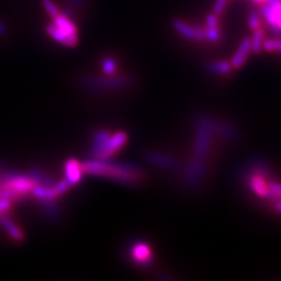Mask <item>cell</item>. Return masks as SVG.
<instances>
[{
  "label": "cell",
  "instance_id": "ba28073f",
  "mask_svg": "<svg viewBox=\"0 0 281 281\" xmlns=\"http://www.w3.org/2000/svg\"><path fill=\"white\" fill-rule=\"evenodd\" d=\"M197 136L194 147V157L204 160L209 157L211 148L212 132L204 125H197Z\"/></svg>",
  "mask_w": 281,
  "mask_h": 281
},
{
  "label": "cell",
  "instance_id": "6da1fadb",
  "mask_svg": "<svg viewBox=\"0 0 281 281\" xmlns=\"http://www.w3.org/2000/svg\"><path fill=\"white\" fill-rule=\"evenodd\" d=\"M84 172L106 177L125 184H137L143 179V172L137 166L129 164L115 165L105 160H88L83 164Z\"/></svg>",
  "mask_w": 281,
  "mask_h": 281
},
{
  "label": "cell",
  "instance_id": "2e32d148",
  "mask_svg": "<svg viewBox=\"0 0 281 281\" xmlns=\"http://www.w3.org/2000/svg\"><path fill=\"white\" fill-rule=\"evenodd\" d=\"M263 35H264V33H263V31L261 27L255 29V31H253L252 38L250 39V41H251V51H252L253 53L258 54V53H261V51L263 50Z\"/></svg>",
  "mask_w": 281,
  "mask_h": 281
},
{
  "label": "cell",
  "instance_id": "9a60e30c",
  "mask_svg": "<svg viewBox=\"0 0 281 281\" xmlns=\"http://www.w3.org/2000/svg\"><path fill=\"white\" fill-rule=\"evenodd\" d=\"M0 223H1L6 233L9 234L14 241L21 242L24 240L23 231L21 230V228L17 224H15V222L7 218L6 214L3 217H0Z\"/></svg>",
  "mask_w": 281,
  "mask_h": 281
},
{
  "label": "cell",
  "instance_id": "4316f807",
  "mask_svg": "<svg viewBox=\"0 0 281 281\" xmlns=\"http://www.w3.org/2000/svg\"><path fill=\"white\" fill-rule=\"evenodd\" d=\"M251 1L254 2V3H263L264 0H251Z\"/></svg>",
  "mask_w": 281,
  "mask_h": 281
},
{
  "label": "cell",
  "instance_id": "ac0fdd59",
  "mask_svg": "<svg viewBox=\"0 0 281 281\" xmlns=\"http://www.w3.org/2000/svg\"><path fill=\"white\" fill-rule=\"evenodd\" d=\"M101 68L102 71L107 74V75H112V74H115L117 72L118 66L113 57H105L101 62Z\"/></svg>",
  "mask_w": 281,
  "mask_h": 281
},
{
  "label": "cell",
  "instance_id": "5bb4252c",
  "mask_svg": "<svg viewBox=\"0 0 281 281\" xmlns=\"http://www.w3.org/2000/svg\"><path fill=\"white\" fill-rule=\"evenodd\" d=\"M65 172L67 176V180L71 184H75L80 181L81 176L85 173L83 169V164H80L76 159H69L65 165Z\"/></svg>",
  "mask_w": 281,
  "mask_h": 281
},
{
  "label": "cell",
  "instance_id": "7a4b0ae2",
  "mask_svg": "<svg viewBox=\"0 0 281 281\" xmlns=\"http://www.w3.org/2000/svg\"><path fill=\"white\" fill-rule=\"evenodd\" d=\"M46 33L51 39L66 47H74L78 44V27L74 23L69 15L60 13L51 18L50 23L46 26Z\"/></svg>",
  "mask_w": 281,
  "mask_h": 281
},
{
  "label": "cell",
  "instance_id": "e0dca14e",
  "mask_svg": "<svg viewBox=\"0 0 281 281\" xmlns=\"http://www.w3.org/2000/svg\"><path fill=\"white\" fill-rule=\"evenodd\" d=\"M208 68L211 72L214 74H228L231 71V64L227 61H219V62H211L208 65Z\"/></svg>",
  "mask_w": 281,
  "mask_h": 281
},
{
  "label": "cell",
  "instance_id": "4fadbf2b",
  "mask_svg": "<svg viewBox=\"0 0 281 281\" xmlns=\"http://www.w3.org/2000/svg\"><path fill=\"white\" fill-rule=\"evenodd\" d=\"M248 186L258 196L268 197V183L265 181V176L253 172L248 178Z\"/></svg>",
  "mask_w": 281,
  "mask_h": 281
},
{
  "label": "cell",
  "instance_id": "9c48e42d",
  "mask_svg": "<svg viewBox=\"0 0 281 281\" xmlns=\"http://www.w3.org/2000/svg\"><path fill=\"white\" fill-rule=\"evenodd\" d=\"M172 26L183 38L195 41L205 40V28L202 26L190 25L180 19H174Z\"/></svg>",
  "mask_w": 281,
  "mask_h": 281
},
{
  "label": "cell",
  "instance_id": "277c9868",
  "mask_svg": "<svg viewBox=\"0 0 281 281\" xmlns=\"http://www.w3.org/2000/svg\"><path fill=\"white\" fill-rule=\"evenodd\" d=\"M38 186L35 179L25 175H10L0 180V198L9 199L12 202L26 198Z\"/></svg>",
  "mask_w": 281,
  "mask_h": 281
},
{
  "label": "cell",
  "instance_id": "d4e9b609",
  "mask_svg": "<svg viewBox=\"0 0 281 281\" xmlns=\"http://www.w3.org/2000/svg\"><path fill=\"white\" fill-rule=\"evenodd\" d=\"M5 33V25L3 22L0 21V35H3Z\"/></svg>",
  "mask_w": 281,
  "mask_h": 281
},
{
  "label": "cell",
  "instance_id": "cb8c5ba5",
  "mask_svg": "<svg viewBox=\"0 0 281 281\" xmlns=\"http://www.w3.org/2000/svg\"><path fill=\"white\" fill-rule=\"evenodd\" d=\"M226 4H227V0H216V2H214V5H213L212 13L214 15H217V16H221V15L224 12Z\"/></svg>",
  "mask_w": 281,
  "mask_h": 281
},
{
  "label": "cell",
  "instance_id": "5b68a950",
  "mask_svg": "<svg viewBox=\"0 0 281 281\" xmlns=\"http://www.w3.org/2000/svg\"><path fill=\"white\" fill-rule=\"evenodd\" d=\"M206 172L204 160L193 158L187 165L182 175V180L184 186L191 190H195L203 181Z\"/></svg>",
  "mask_w": 281,
  "mask_h": 281
},
{
  "label": "cell",
  "instance_id": "3957f363",
  "mask_svg": "<svg viewBox=\"0 0 281 281\" xmlns=\"http://www.w3.org/2000/svg\"><path fill=\"white\" fill-rule=\"evenodd\" d=\"M127 142V135L123 131H98L94 139L93 155L98 160H106L119 152Z\"/></svg>",
  "mask_w": 281,
  "mask_h": 281
},
{
  "label": "cell",
  "instance_id": "52a82bcc",
  "mask_svg": "<svg viewBox=\"0 0 281 281\" xmlns=\"http://www.w3.org/2000/svg\"><path fill=\"white\" fill-rule=\"evenodd\" d=\"M262 16L270 28L276 34L281 33V0H264Z\"/></svg>",
  "mask_w": 281,
  "mask_h": 281
},
{
  "label": "cell",
  "instance_id": "8fae6325",
  "mask_svg": "<svg viewBox=\"0 0 281 281\" xmlns=\"http://www.w3.org/2000/svg\"><path fill=\"white\" fill-rule=\"evenodd\" d=\"M147 159L149 160L151 164L158 166L161 169L175 170L177 167H178V162H177V160L174 158L170 157V155H167L165 153L155 152V151L148 152Z\"/></svg>",
  "mask_w": 281,
  "mask_h": 281
},
{
  "label": "cell",
  "instance_id": "7c38bea8",
  "mask_svg": "<svg viewBox=\"0 0 281 281\" xmlns=\"http://www.w3.org/2000/svg\"><path fill=\"white\" fill-rule=\"evenodd\" d=\"M251 51V41L250 38H245L242 43L240 44V46L236 50V53H234L232 60H231V67L233 69H240L243 67L244 64L247 61L248 55Z\"/></svg>",
  "mask_w": 281,
  "mask_h": 281
},
{
  "label": "cell",
  "instance_id": "44dd1931",
  "mask_svg": "<svg viewBox=\"0 0 281 281\" xmlns=\"http://www.w3.org/2000/svg\"><path fill=\"white\" fill-rule=\"evenodd\" d=\"M248 24L250 29L255 31L262 25V15L257 12H252L248 18Z\"/></svg>",
  "mask_w": 281,
  "mask_h": 281
},
{
  "label": "cell",
  "instance_id": "603a6c76",
  "mask_svg": "<svg viewBox=\"0 0 281 281\" xmlns=\"http://www.w3.org/2000/svg\"><path fill=\"white\" fill-rule=\"evenodd\" d=\"M205 24H206V27H220L219 16L214 15L213 13L209 14L205 18Z\"/></svg>",
  "mask_w": 281,
  "mask_h": 281
},
{
  "label": "cell",
  "instance_id": "30bf717a",
  "mask_svg": "<svg viewBox=\"0 0 281 281\" xmlns=\"http://www.w3.org/2000/svg\"><path fill=\"white\" fill-rule=\"evenodd\" d=\"M130 254L132 260L140 265H147L152 262V251L146 243H137L132 246Z\"/></svg>",
  "mask_w": 281,
  "mask_h": 281
},
{
  "label": "cell",
  "instance_id": "484cf974",
  "mask_svg": "<svg viewBox=\"0 0 281 281\" xmlns=\"http://www.w3.org/2000/svg\"><path fill=\"white\" fill-rule=\"evenodd\" d=\"M275 209L278 212L281 213V200H277L275 203Z\"/></svg>",
  "mask_w": 281,
  "mask_h": 281
},
{
  "label": "cell",
  "instance_id": "8992f818",
  "mask_svg": "<svg viewBox=\"0 0 281 281\" xmlns=\"http://www.w3.org/2000/svg\"><path fill=\"white\" fill-rule=\"evenodd\" d=\"M195 123L197 125H204L212 134H216L228 140H235L239 138L238 131H236L231 125L212 119L211 117L197 116L195 118Z\"/></svg>",
  "mask_w": 281,
  "mask_h": 281
},
{
  "label": "cell",
  "instance_id": "7402d4cb",
  "mask_svg": "<svg viewBox=\"0 0 281 281\" xmlns=\"http://www.w3.org/2000/svg\"><path fill=\"white\" fill-rule=\"evenodd\" d=\"M280 40H267L263 41V49L268 51V53H273V51H278Z\"/></svg>",
  "mask_w": 281,
  "mask_h": 281
},
{
  "label": "cell",
  "instance_id": "f1b7e54d",
  "mask_svg": "<svg viewBox=\"0 0 281 281\" xmlns=\"http://www.w3.org/2000/svg\"><path fill=\"white\" fill-rule=\"evenodd\" d=\"M227 1H228V0H227Z\"/></svg>",
  "mask_w": 281,
  "mask_h": 281
},
{
  "label": "cell",
  "instance_id": "d6986e66",
  "mask_svg": "<svg viewBox=\"0 0 281 281\" xmlns=\"http://www.w3.org/2000/svg\"><path fill=\"white\" fill-rule=\"evenodd\" d=\"M42 5L44 7V10H45L46 13L50 16V18L57 16V15L61 13L60 7L57 6V4L53 1V0H42Z\"/></svg>",
  "mask_w": 281,
  "mask_h": 281
},
{
  "label": "cell",
  "instance_id": "ffe728a7",
  "mask_svg": "<svg viewBox=\"0 0 281 281\" xmlns=\"http://www.w3.org/2000/svg\"><path fill=\"white\" fill-rule=\"evenodd\" d=\"M205 39L211 42L216 43L221 39V32L220 27H206L205 28Z\"/></svg>",
  "mask_w": 281,
  "mask_h": 281
},
{
  "label": "cell",
  "instance_id": "83f0119b",
  "mask_svg": "<svg viewBox=\"0 0 281 281\" xmlns=\"http://www.w3.org/2000/svg\"><path fill=\"white\" fill-rule=\"evenodd\" d=\"M278 51H279V53H281V41H280V43H279V47H278Z\"/></svg>",
  "mask_w": 281,
  "mask_h": 281
}]
</instances>
